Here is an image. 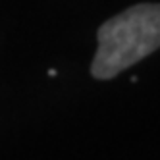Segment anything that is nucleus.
Wrapping results in <instances>:
<instances>
[{"mask_svg": "<svg viewBox=\"0 0 160 160\" xmlns=\"http://www.w3.org/2000/svg\"><path fill=\"white\" fill-rule=\"evenodd\" d=\"M158 48L160 4H137L100 25L91 72L97 79H112Z\"/></svg>", "mask_w": 160, "mask_h": 160, "instance_id": "nucleus-1", "label": "nucleus"}]
</instances>
